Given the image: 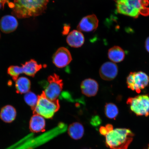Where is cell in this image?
Listing matches in <instances>:
<instances>
[{
  "label": "cell",
  "instance_id": "cell-1",
  "mask_svg": "<svg viewBox=\"0 0 149 149\" xmlns=\"http://www.w3.org/2000/svg\"><path fill=\"white\" fill-rule=\"evenodd\" d=\"M8 5L13 15L18 18L34 17L45 11L49 0H13Z\"/></svg>",
  "mask_w": 149,
  "mask_h": 149
},
{
  "label": "cell",
  "instance_id": "cell-2",
  "mask_svg": "<svg viewBox=\"0 0 149 149\" xmlns=\"http://www.w3.org/2000/svg\"><path fill=\"white\" fill-rule=\"evenodd\" d=\"M116 4L119 14L134 18L149 15V0H117Z\"/></svg>",
  "mask_w": 149,
  "mask_h": 149
},
{
  "label": "cell",
  "instance_id": "cell-3",
  "mask_svg": "<svg viewBox=\"0 0 149 149\" xmlns=\"http://www.w3.org/2000/svg\"><path fill=\"white\" fill-rule=\"evenodd\" d=\"M107 146L111 149H127L133 141L134 134L126 128H116L108 132L105 136Z\"/></svg>",
  "mask_w": 149,
  "mask_h": 149
},
{
  "label": "cell",
  "instance_id": "cell-4",
  "mask_svg": "<svg viewBox=\"0 0 149 149\" xmlns=\"http://www.w3.org/2000/svg\"><path fill=\"white\" fill-rule=\"evenodd\" d=\"M38 96V101L33 110V114H36L46 119L53 118L60 108L59 100H51L46 97L43 91Z\"/></svg>",
  "mask_w": 149,
  "mask_h": 149
},
{
  "label": "cell",
  "instance_id": "cell-5",
  "mask_svg": "<svg viewBox=\"0 0 149 149\" xmlns=\"http://www.w3.org/2000/svg\"><path fill=\"white\" fill-rule=\"evenodd\" d=\"M127 104L131 110L139 116L149 115V94L139 95L128 98Z\"/></svg>",
  "mask_w": 149,
  "mask_h": 149
},
{
  "label": "cell",
  "instance_id": "cell-6",
  "mask_svg": "<svg viewBox=\"0 0 149 149\" xmlns=\"http://www.w3.org/2000/svg\"><path fill=\"white\" fill-rule=\"evenodd\" d=\"M149 77L141 71L131 72L127 78V84L128 88L137 93L141 92L148 85Z\"/></svg>",
  "mask_w": 149,
  "mask_h": 149
},
{
  "label": "cell",
  "instance_id": "cell-7",
  "mask_svg": "<svg viewBox=\"0 0 149 149\" xmlns=\"http://www.w3.org/2000/svg\"><path fill=\"white\" fill-rule=\"evenodd\" d=\"M47 85L43 91L46 96L51 100H57L62 90L63 84L62 80L56 74L50 75L47 78Z\"/></svg>",
  "mask_w": 149,
  "mask_h": 149
},
{
  "label": "cell",
  "instance_id": "cell-8",
  "mask_svg": "<svg viewBox=\"0 0 149 149\" xmlns=\"http://www.w3.org/2000/svg\"><path fill=\"white\" fill-rule=\"evenodd\" d=\"M72 60L71 54L66 48H58L53 56V62L56 66L62 68L68 66Z\"/></svg>",
  "mask_w": 149,
  "mask_h": 149
},
{
  "label": "cell",
  "instance_id": "cell-9",
  "mask_svg": "<svg viewBox=\"0 0 149 149\" xmlns=\"http://www.w3.org/2000/svg\"><path fill=\"white\" fill-rule=\"evenodd\" d=\"M99 21L94 14L89 15L83 17L78 24V31L90 32L95 31L98 26Z\"/></svg>",
  "mask_w": 149,
  "mask_h": 149
},
{
  "label": "cell",
  "instance_id": "cell-10",
  "mask_svg": "<svg viewBox=\"0 0 149 149\" xmlns=\"http://www.w3.org/2000/svg\"><path fill=\"white\" fill-rule=\"evenodd\" d=\"M99 72L102 79L105 81H111L115 79L118 74V67L114 63L107 62L102 65Z\"/></svg>",
  "mask_w": 149,
  "mask_h": 149
},
{
  "label": "cell",
  "instance_id": "cell-11",
  "mask_svg": "<svg viewBox=\"0 0 149 149\" xmlns=\"http://www.w3.org/2000/svg\"><path fill=\"white\" fill-rule=\"evenodd\" d=\"M18 23L15 16L6 15L0 20V29L3 33H9L14 32L17 29Z\"/></svg>",
  "mask_w": 149,
  "mask_h": 149
},
{
  "label": "cell",
  "instance_id": "cell-12",
  "mask_svg": "<svg viewBox=\"0 0 149 149\" xmlns=\"http://www.w3.org/2000/svg\"><path fill=\"white\" fill-rule=\"evenodd\" d=\"M82 93L88 97L94 96L97 94L98 90V84L95 80L88 79L83 81L81 84Z\"/></svg>",
  "mask_w": 149,
  "mask_h": 149
},
{
  "label": "cell",
  "instance_id": "cell-13",
  "mask_svg": "<svg viewBox=\"0 0 149 149\" xmlns=\"http://www.w3.org/2000/svg\"><path fill=\"white\" fill-rule=\"evenodd\" d=\"M46 122L44 117L40 115L33 114L29 123V128L33 133H38L45 131Z\"/></svg>",
  "mask_w": 149,
  "mask_h": 149
},
{
  "label": "cell",
  "instance_id": "cell-14",
  "mask_svg": "<svg viewBox=\"0 0 149 149\" xmlns=\"http://www.w3.org/2000/svg\"><path fill=\"white\" fill-rule=\"evenodd\" d=\"M66 42L72 47L79 48L84 43L85 38L81 31L74 30L69 33L67 37Z\"/></svg>",
  "mask_w": 149,
  "mask_h": 149
},
{
  "label": "cell",
  "instance_id": "cell-15",
  "mask_svg": "<svg viewBox=\"0 0 149 149\" xmlns=\"http://www.w3.org/2000/svg\"><path fill=\"white\" fill-rule=\"evenodd\" d=\"M43 67L41 64H38L36 61L31 59L22 64L23 73L28 76L34 77L39 71Z\"/></svg>",
  "mask_w": 149,
  "mask_h": 149
},
{
  "label": "cell",
  "instance_id": "cell-16",
  "mask_svg": "<svg viewBox=\"0 0 149 149\" xmlns=\"http://www.w3.org/2000/svg\"><path fill=\"white\" fill-rule=\"evenodd\" d=\"M17 111L15 109L10 105L3 107L0 111V118L3 122L10 123L15 120Z\"/></svg>",
  "mask_w": 149,
  "mask_h": 149
},
{
  "label": "cell",
  "instance_id": "cell-17",
  "mask_svg": "<svg viewBox=\"0 0 149 149\" xmlns=\"http://www.w3.org/2000/svg\"><path fill=\"white\" fill-rule=\"evenodd\" d=\"M109 59L114 63L121 62L124 60L125 54L124 50L118 46H114L109 50L108 53Z\"/></svg>",
  "mask_w": 149,
  "mask_h": 149
},
{
  "label": "cell",
  "instance_id": "cell-18",
  "mask_svg": "<svg viewBox=\"0 0 149 149\" xmlns=\"http://www.w3.org/2000/svg\"><path fill=\"white\" fill-rule=\"evenodd\" d=\"M15 82L16 92L17 94H26L29 92L31 84L28 78L25 77H19Z\"/></svg>",
  "mask_w": 149,
  "mask_h": 149
},
{
  "label": "cell",
  "instance_id": "cell-19",
  "mask_svg": "<svg viewBox=\"0 0 149 149\" xmlns=\"http://www.w3.org/2000/svg\"><path fill=\"white\" fill-rule=\"evenodd\" d=\"M84 129L82 125L79 122H74L69 127L68 133L72 139L78 140L83 136Z\"/></svg>",
  "mask_w": 149,
  "mask_h": 149
},
{
  "label": "cell",
  "instance_id": "cell-20",
  "mask_svg": "<svg viewBox=\"0 0 149 149\" xmlns=\"http://www.w3.org/2000/svg\"><path fill=\"white\" fill-rule=\"evenodd\" d=\"M105 112L106 116L108 118L115 119L118 114L119 111L115 104L109 103L106 104L105 106Z\"/></svg>",
  "mask_w": 149,
  "mask_h": 149
},
{
  "label": "cell",
  "instance_id": "cell-21",
  "mask_svg": "<svg viewBox=\"0 0 149 149\" xmlns=\"http://www.w3.org/2000/svg\"><path fill=\"white\" fill-rule=\"evenodd\" d=\"M38 96L31 91L26 93L24 96L25 102L31 108L33 111L36 107L38 101Z\"/></svg>",
  "mask_w": 149,
  "mask_h": 149
},
{
  "label": "cell",
  "instance_id": "cell-22",
  "mask_svg": "<svg viewBox=\"0 0 149 149\" xmlns=\"http://www.w3.org/2000/svg\"><path fill=\"white\" fill-rule=\"evenodd\" d=\"M7 72L15 81L18 79L20 74L23 73L22 66L15 65L9 66L7 69Z\"/></svg>",
  "mask_w": 149,
  "mask_h": 149
},
{
  "label": "cell",
  "instance_id": "cell-23",
  "mask_svg": "<svg viewBox=\"0 0 149 149\" xmlns=\"http://www.w3.org/2000/svg\"><path fill=\"white\" fill-rule=\"evenodd\" d=\"M100 132L101 135L105 136L108 133V130L106 127L102 126L100 128Z\"/></svg>",
  "mask_w": 149,
  "mask_h": 149
},
{
  "label": "cell",
  "instance_id": "cell-24",
  "mask_svg": "<svg viewBox=\"0 0 149 149\" xmlns=\"http://www.w3.org/2000/svg\"><path fill=\"white\" fill-rule=\"evenodd\" d=\"M100 122H100L99 118H94V119L92 120L91 123H92L93 125L97 126L99 125L100 123Z\"/></svg>",
  "mask_w": 149,
  "mask_h": 149
},
{
  "label": "cell",
  "instance_id": "cell-25",
  "mask_svg": "<svg viewBox=\"0 0 149 149\" xmlns=\"http://www.w3.org/2000/svg\"><path fill=\"white\" fill-rule=\"evenodd\" d=\"M9 2V0H0V9H4L6 3L8 4Z\"/></svg>",
  "mask_w": 149,
  "mask_h": 149
},
{
  "label": "cell",
  "instance_id": "cell-26",
  "mask_svg": "<svg viewBox=\"0 0 149 149\" xmlns=\"http://www.w3.org/2000/svg\"><path fill=\"white\" fill-rule=\"evenodd\" d=\"M145 47L146 51L149 53V37L146 39L145 42Z\"/></svg>",
  "mask_w": 149,
  "mask_h": 149
},
{
  "label": "cell",
  "instance_id": "cell-27",
  "mask_svg": "<svg viewBox=\"0 0 149 149\" xmlns=\"http://www.w3.org/2000/svg\"><path fill=\"white\" fill-rule=\"evenodd\" d=\"M1 33H0V38H1Z\"/></svg>",
  "mask_w": 149,
  "mask_h": 149
},
{
  "label": "cell",
  "instance_id": "cell-28",
  "mask_svg": "<svg viewBox=\"0 0 149 149\" xmlns=\"http://www.w3.org/2000/svg\"><path fill=\"white\" fill-rule=\"evenodd\" d=\"M148 149H149V148H148Z\"/></svg>",
  "mask_w": 149,
  "mask_h": 149
}]
</instances>
